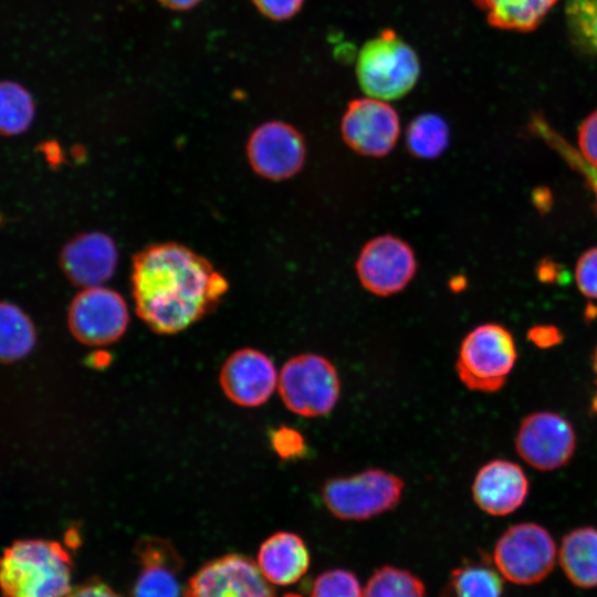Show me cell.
<instances>
[{
    "label": "cell",
    "instance_id": "7a4b0ae2",
    "mask_svg": "<svg viewBox=\"0 0 597 597\" xmlns=\"http://www.w3.org/2000/svg\"><path fill=\"white\" fill-rule=\"evenodd\" d=\"M72 561L63 546L41 538L18 540L6 548L0 569L4 597H67Z\"/></svg>",
    "mask_w": 597,
    "mask_h": 597
},
{
    "label": "cell",
    "instance_id": "44dd1931",
    "mask_svg": "<svg viewBox=\"0 0 597 597\" xmlns=\"http://www.w3.org/2000/svg\"><path fill=\"white\" fill-rule=\"evenodd\" d=\"M35 329L29 316L15 304L0 306V355L4 363L25 357L35 345Z\"/></svg>",
    "mask_w": 597,
    "mask_h": 597
},
{
    "label": "cell",
    "instance_id": "e575fe53",
    "mask_svg": "<svg viewBox=\"0 0 597 597\" xmlns=\"http://www.w3.org/2000/svg\"><path fill=\"white\" fill-rule=\"evenodd\" d=\"M536 273L543 282H555L561 276L559 266L551 260H543L538 264Z\"/></svg>",
    "mask_w": 597,
    "mask_h": 597
},
{
    "label": "cell",
    "instance_id": "8992f818",
    "mask_svg": "<svg viewBox=\"0 0 597 597\" xmlns=\"http://www.w3.org/2000/svg\"><path fill=\"white\" fill-rule=\"evenodd\" d=\"M277 388L289 410L303 417H320L335 407L341 381L328 359L315 354H301L283 365Z\"/></svg>",
    "mask_w": 597,
    "mask_h": 597
},
{
    "label": "cell",
    "instance_id": "7402d4cb",
    "mask_svg": "<svg viewBox=\"0 0 597 597\" xmlns=\"http://www.w3.org/2000/svg\"><path fill=\"white\" fill-rule=\"evenodd\" d=\"M450 129L439 115L427 113L415 117L406 132L408 151L419 159H436L448 148Z\"/></svg>",
    "mask_w": 597,
    "mask_h": 597
},
{
    "label": "cell",
    "instance_id": "30bf717a",
    "mask_svg": "<svg viewBox=\"0 0 597 597\" xmlns=\"http://www.w3.org/2000/svg\"><path fill=\"white\" fill-rule=\"evenodd\" d=\"M411 245L394 234H381L360 249L355 270L362 286L377 296L401 292L417 272Z\"/></svg>",
    "mask_w": 597,
    "mask_h": 597
},
{
    "label": "cell",
    "instance_id": "d4e9b609",
    "mask_svg": "<svg viewBox=\"0 0 597 597\" xmlns=\"http://www.w3.org/2000/svg\"><path fill=\"white\" fill-rule=\"evenodd\" d=\"M566 24L572 43L582 52L597 54V0H566Z\"/></svg>",
    "mask_w": 597,
    "mask_h": 597
},
{
    "label": "cell",
    "instance_id": "4dcf8cb0",
    "mask_svg": "<svg viewBox=\"0 0 597 597\" xmlns=\"http://www.w3.org/2000/svg\"><path fill=\"white\" fill-rule=\"evenodd\" d=\"M577 146L584 159L597 168V109L582 122L577 134Z\"/></svg>",
    "mask_w": 597,
    "mask_h": 597
},
{
    "label": "cell",
    "instance_id": "ac0fdd59",
    "mask_svg": "<svg viewBox=\"0 0 597 597\" xmlns=\"http://www.w3.org/2000/svg\"><path fill=\"white\" fill-rule=\"evenodd\" d=\"M258 565L270 583L285 586L297 582L306 573L310 554L298 535L277 532L260 546Z\"/></svg>",
    "mask_w": 597,
    "mask_h": 597
},
{
    "label": "cell",
    "instance_id": "d590c367",
    "mask_svg": "<svg viewBox=\"0 0 597 597\" xmlns=\"http://www.w3.org/2000/svg\"><path fill=\"white\" fill-rule=\"evenodd\" d=\"M165 7L172 10H188L197 6L201 0H158Z\"/></svg>",
    "mask_w": 597,
    "mask_h": 597
},
{
    "label": "cell",
    "instance_id": "e0dca14e",
    "mask_svg": "<svg viewBox=\"0 0 597 597\" xmlns=\"http://www.w3.org/2000/svg\"><path fill=\"white\" fill-rule=\"evenodd\" d=\"M140 572L133 597H180L178 574L181 561L177 552L161 540H146L137 546Z\"/></svg>",
    "mask_w": 597,
    "mask_h": 597
},
{
    "label": "cell",
    "instance_id": "52a82bcc",
    "mask_svg": "<svg viewBox=\"0 0 597 597\" xmlns=\"http://www.w3.org/2000/svg\"><path fill=\"white\" fill-rule=\"evenodd\" d=\"M493 561L507 580L532 585L543 580L556 561V545L551 533L533 522L517 523L498 538Z\"/></svg>",
    "mask_w": 597,
    "mask_h": 597
},
{
    "label": "cell",
    "instance_id": "5bb4252c",
    "mask_svg": "<svg viewBox=\"0 0 597 597\" xmlns=\"http://www.w3.org/2000/svg\"><path fill=\"white\" fill-rule=\"evenodd\" d=\"M279 375L273 362L254 348L232 353L221 367L220 385L224 395L241 407H258L272 396Z\"/></svg>",
    "mask_w": 597,
    "mask_h": 597
},
{
    "label": "cell",
    "instance_id": "d6a6232c",
    "mask_svg": "<svg viewBox=\"0 0 597 597\" xmlns=\"http://www.w3.org/2000/svg\"><path fill=\"white\" fill-rule=\"evenodd\" d=\"M527 339L538 348H551L563 341V333L557 326L541 324L527 331Z\"/></svg>",
    "mask_w": 597,
    "mask_h": 597
},
{
    "label": "cell",
    "instance_id": "836d02e7",
    "mask_svg": "<svg viewBox=\"0 0 597 597\" xmlns=\"http://www.w3.org/2000/svg\"><path fill=\"white\" fill-rule=\"evenodd\" d=\"M67 597H121L105 583L93 579L74 587Z\"/></svg>",
    "mask_w": 597,
    "mask_h": 597
},
{
    "label": "cell",
    "instance_id": "cb8c5ba5",
    "mask_svg": "<svg viewBox=\"0 0 597 597\" xmlns=\"http://www.w3.org/2000/svg\"><path fill=\"white\" fill-rule=\"evenodd\" d=\"M0 130L4 136H17L31 126L35 105L31 94L19 83L3 81L0 87Z\"/></svg>",
    "mask_w": 597,
    "mask_h": 597
},
{
    "label": "cell",
    "instance_id": "2e32d148",
    "mask_svg": "<svg viewBox=\"0 0 597 597\" xmlns=\"http://www.w3.org/2000/svg\"><path fill=\"white\" fill-rule=\"evenodd\" d=\"M472 498L480 510L505 516L520 509L530 493V482L522 467L507 459H492L476 472Z\"/></svg>",
    "mask_w": 597,
    "mask_h": 597
},
{
    "label": "cell",
    "instance_id": "f546056e",
    "mask_svg": "<svg viewBox=\"0 0 597 597\" xmlns=\"http://www.w3.org/2000/svg\"><path fill=\"white\" fill-rule=\"evenodd\" d=\"M270 442L275 453L285 460L301 458L306 452V443L297 430L282 426L270 434Z\"/></svg>",
    "mask_w": 597,
    "mask_h": 597
},
{
    "label": "cell",
    "instance_id": "9a60e30c",
    "mask_svg": "<svg viewBox=\"0 0 597 597\" xmlns=\"http://www.w3.org/2000/svg\"><path fill=\"white\" fill-rule=\"evenodd\" d=\"M115 241L104 232H83L62 248L60 265L67 280L82 289L103 285L117 266Z\"/></svg>",
    "mask_w": 597,
    "mask_h": 597
},
{
    "label": "cell",
    "instance_id": "1f68e13d",
    "mask_svg": "<svg viewBox=\"0 0 597 597\" xmlns=\"http://www.w3.org/2000/svg\"><path fill=\"white\" fill-rule=\"evenodd\" d=\"M256 9L266 18L283 21L294 17L304 0H252Z\"/></svg>",
    "mask_w": 597,
    "mask_h": 597
},
{
    "label": "cell",
    "instance_id": "603a6c76",
    "mask_svg": "<svg viewBox=\"0 0 597 597\" xmlns=\"http://www.w3.org/2000/svg\"><path fill=\"white\" fill-rule=\"evenodd\" d=\"M528 130L583 177L594 195V208L597 213V168L588 164L578 149L552 127L542 115L535 114L531 117Z\"/></svg>",
    "mask_w": 597,
    "mask_h": 597
},
{
    "label": "cell",
    "instance_id": "ab89813d",
    "mask_svg": "<svg viewBox=\"0 0 597 597\" xmlns=\"http://www.w3.org/2000/svg\"><path fill=\"white\" fill-rule=\"evenodd\" d=\"M283 597H301L300 595H296V594H286L285 596Z\"/></svg>",
    "mask_w": 597,
    "mask_h": 597
},
{
    "label": "cell",
    "instance_id": "f35d334b",
    "mask_svg": "<svg viewBox=\"0 0 597 597\" xmlns=\"http://www.w3.org/2000/svg\"><path fill=\"white\" fill-rule=\"evenodd\" d=\"M591 407H593V411L597 412V394H596V396H595L594 399H593V405H591Z\"/></svg>",
    "mask_w": 597,
    "mask_h": 597
},
{
    "label": "cell",
    "instance_id": "3957f363",
    "mask_svg": "<svg viewBox=\"0 0 597 597\" xmlns=\"http://www.w3.org/2000/svg\"><path fill=\"white\" fill-rule=\"evenodd\" d=\"M516 360L513 334L505 326L489 322L475 326L464 336L455 370L468 389L491 394L505 386Z\"/></svg>",
    "mask_w": 597,
    "mask_h": 597
},
{
    "label": "cell",
    "instance_id": "d6986e66",
    "mask_svg": "<svg viewBox=\"0 0 597 597\" xmlns=\"http://www.w3.org/2000/svg\"><path fill=\"white\" fill-rule=\"evenodd\" d=\"M559 564L576 586H597V528L580 526L568 532L558 549Z\"/></svg>",
    "mask_w": 597,
    "mask_h": 597
},
{
    "label": "cell",
    "instance_id": "83f0119b",
    "mask_svg": "<svg viewBox=\"0 0 597 597\" xmlns=\"http://www.w3.org/2000/svg\"><path fill=\"white\" fill-rule=\"evenodd\" d=\"M310 597H363V591L353 573L331 569L316 577Z\"/></svg>",
    "mask_w": 597,
    "mask_h": 597
},
{
    "label": "cell",
    "instance_id": "74e56055",
    "mask_svg": "<svg viewBox=\"0 0 597 597\" xmlns=\"http://www.w3.org/2000/svg\"><path fill=\"white\" fill-rule=\"evenodd\" d=\"M591 368L593 373L595 375V383L597 385V345L595 346L593 354H591Z\"/></svg>",
    "mask_w": 597,
    "mask_h": 597
},
{
    "label": "cell",
    "instance_id": "8fae6325",
    "mask_svg": "<svg viewBox=\"0 0 597 597\" xmlns=\"http://www.w3.org/2000/svg\"><path fill=\"white\" fill-rule=\"evenodd\" d=\"M251 168L260 177L282 181L301 171L306 160L302 134L292 125L271 121L258 126L247 143Z\"/></svg>",
    "mask_w": 597,
    "mask_h": 597
},
{
    "label": "cell",
    "instance_id": "9c48e42d",
    "mask_svg": "<svg viewBox=\"0 0 597 597\" xmlns=\"http://www.w3.org/2000/svg\"><path fill=\"white\" fill-rule=\"evenodd\" d=\"M128 321V307L123 296L104 285L82 289L67 312L70 332L88 346H105L118 341Z\"/></svg>",
    "mask_w": 597,
    "mask_h": 597
},
{
    "label": "cell",
    "instance_id": "4316f807",
    "mask_svg": "<svg viewBox=\"0 0 597 597\" xmlns=\"http://www.w3.org/2000/svg\"><path fill=\"white\" fill-rule=\"evenodd\" d=\"M451 590L455 597H502L503 582L486 566L465 565L452 572Z\"/></svg>",
    "mask_w": 597,
    "mask_h": 597
},
{
    "label": "cell",
    "instance_id": "f1b7e54d",
    "mask_svg": "<svg viewBox=\"0 0 597 597\" xmlns=\"http://www.w3.org/2000/svg\"><path fill=\"white\" fill-rule=\"evenodd\" d=\"M575 281L584 296L597 300V247L589 248L578 258Z\"/></svg>",
    "mask_w": 597,
    "mask_h": 597
},
{
    "label": "cell",
    "instance_id": "4fadbf2b",
    "mask_svg": "<svg viewBox=\"0 0 597 597\" xmlns=\"http://www.w3.org/2000/svg\"><path fill=\"white\" fill-rule=\"evenodd\" d=\"M259 565L241 554L206 563L188 582L184 597H274Z\"/></svg>",
    "mask_w": 597,
    "mask_h": 597
},
{
    "label": "cell",
    "instance_id": "7c38bea8",
    "mask_svg": "<svg viewBox=\"0 0 597 597\" xmlns=\"http://www.w3.org/2000/svg\"><path fill=\"white\" fill-rule=\"evenodd\" d=\"M400 134L399 115L386 101L353 100L342 117L341 135L355 153L384 157L396 146Z\"/></svg>",
    "mask_w": 597,
    "mask_h": 597
},
{
    "label": "cell",
    "instance_id": "ba28073f",
    "mask_svg": "<svg viewBox=\"0 0 597 597\" xmlns=\"http://www.w3.org/2000/svg\"><path fill=\"white\" fill-rule=\"evenodd\" d=\"M577 436L572 422L553 410H537L520 422L514 448L519 457L541 472L558 470L573 459Z\"/></svg>",
    "mask_w": 597,
    "mask_h": 597
},
{
    "label": "cell",
    "instance_id": "8d00e7d4",
    "mask_svg": "<svg viewBox=\"0 0 597 597\" xmlns=\"http://www.w3.org/2000/svg\"><path fill=\"white\" fill-rule=\"evenodd\" d=\"M534 203L537 206L540 211L547 210L548 205H552L551 195L547 189L540 188L537 192L533 195Z\"/></svg>",
    "mask_w": 597,
    "mask_h": 597
},
{
    "label": "cell",
    "instance_id": "5b68a950",
    "mask_svg": "<svg viewBox=\"0 0 597 597\" xmlns=\"http://www.w3.org/2000/svg\"><path fill=\"white\" fill-rule=\"evenodd\" d=\"M404 488L399 476L381 469H367L350 476L326 481L322 496L334 516L362 521L395 507Z\"/></svg>",
    "mask_w": 597,
    "mask_h": 597
},
{
    "label": "cell",
    "instance_id": "484cf974",
    "mask_svg": "<svg viewBox=\"0 0 597 597\" xmlns=\"http://www.w3.org/2000/svg\"><path fill=\"white\" fill-rule=\"evenodd\" d=\"M363 597H426L422 582L392 566L377 569L366 583Z\"/></svg>",
    "mask_w": 597,
    "mask_h": 597
},
{
    "label": "cell",
    "instance_id": "ffe728a7",
    "mask_svg": "<svg viewBox=\"0 0 597 597\" xmlns=\"http://www.w3.org/2000/svg\"><path fill=\"white\" fill-rule=\"evenodd\" d=\"M558 0H473L486 13L490 25L530 32L536 29Z\"/></svg>",
    "mask_w": 597,
    "mask_h": 597
},
{
    "label": "cell",
    "instance_id": "6da1fadb",
    "mask_svg": "<svg viewBox=\"0 0 597 597\" xmlns=\"http://www.w3.org/2000/svg\"><path fill=\"white\" fill-rule=\"evenodd\" d=\"M228 289L208 259L177 242L150 244L133 258L136 313L159 334L189 327L212 311Z\"/></svg>",
    "mask_w": 597,
    "mask_h": 597
},
{
    "label": "cell",
    "instance_id": "277c9868",
    "mask_svg": "<svg viewBox=\"0 0 597 597\" xmlns=\"http://www.w3.org/2000/svg\"><path fill=\"white\" fill-rule=\"evenodd\" d=\"M419 74L417 53L390 29L367 41L357 57L356 76L369 97L400 98L411 91Z\"/></svg>",
    "mask_w": 597,
    "mask_h": 597
}]
</instances>
